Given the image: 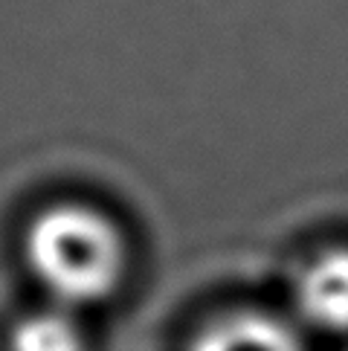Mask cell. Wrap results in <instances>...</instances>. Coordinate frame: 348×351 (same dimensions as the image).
Instances as JSON below:
<instances>
[{
  "mask_svg": "<svg viewBox=\"0 0 348 351\" xmlns=\"http://www.w3.org/2000/svg\"><path fill=\"white\" fill-rule=\"evenodd\" d=\"M23 256L49 302L76 311L116 291L125 241L105 212L87 204H53L29 221Z\"/></svg>",
  "mask_w": 348,
  "mask_h": 351,
  "instance_id": "6da1fadb",
  "label": "cell"
},
{
  "mask_svg": "<svg viewBox=\"0 0 348 351\" xmlns=\"http://www.w3.org/2000/svg\"><path fill=\"white\" fill-rule=\"evenodd\" d=\"M293 305L308 328L325 334L348 331V250H325L299 273Z\"/></svg>",
  "mask_w": 348,
  "mask_h": 351,
  "instance_id": "7a4b0ae2",
  "label": "cell"
},
{
  "mask_svg": "<svg viewBox=\"0 0 348 351\" xmlns=\"http://www.w3.org/2000/svg\"><path fill=\"white\" fill-rule=\"evenodd\" d=\"M189 351H308L288 319L267 311H232L212 319L192 340Z\"/></svg>",
  "mask_w": 348,
  "mask_h": 351,
  "instance_id": "3957f363",
  "label": "cell"
},
{
  "mask_svg": "<svg viewBox=\"0 0 348 351\" xmlns=\"http://www.w3.org/2000/svg\"><path fill=\"white\" fill-rule=\"evenodd\" d=\"M9 351H84L76 311L49 302L21 317L9 331Z\"/></svg>",
  "mask_w": 348,
  "mask_h": 351,
  "instance_id": "277c9868",
  "label": "cell"
}]
</instances>
